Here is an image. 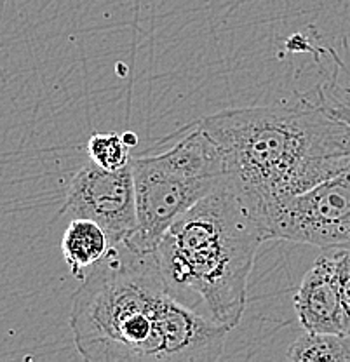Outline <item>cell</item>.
<instances>
[{"label": "cell", "instance_id": "obj_10", "mask_svg": "<svg viewBox=\"0 0 350 362\" xmlns=\"http://www.w3.org/2000/svg\"><path fill=\"white\" fill-rule=\"evenodd\" d=\"M131 146L120 133H94L89 136V160L107 171H119L131 162Z\"/></svg>", "mask_w": 350, "mask_h": 362}, {"label": "cell", "instance_id": "obj_4", "mask_svg": "<svg viewBox=\"0 0 350 362\" xmlns=\"http://www.w3.org/2000/svg\"><path fill=\"white\" fill-rule=\"evenodd\" d=\"M136 230L126 244L153 251L165 230L225 183L218 148L199 126L157 156L131 157Z\"/></svg>", "mask_w": 350, "mask_h": 362}, {"label": "cell", "instance_id": "obj_7", "mask_svg": "<svg viewBox=\"0 0 350 362\" xmlns=\"http://www.w3.org/2000/svg\"><path fill=\"white\" fill-rule=\"evenodd\" d=\"M312 269L303 275L293 303L305 331L344 333L337 249H322Z\"/></svg>", "mask_w": 350, "mask_h": 362}, {"label": "cell", "instance_id": "obj_8", "mask_svg": "<svg viewBox=\"0 0 350 362\" xmlns=\"http://www.w3.org/2000/svg\"><path fill=\"white\" fill-rule=\"evenodd\" d=\"M107 233L96 221L88 218H71L62 237V255L70 274L82 281L89 270L110 251Z\"/></svg>", "mask_w": 350, "mask_h": 362}, {"label": "cell", "instance_id": "obj_1", "mask_svg": "<svg viewBox=\"0 0 350 362\" xmlns=\"http://www.w3.org/2000/svg\"><path fill=\"white\" fill-rule=\"evenodd\" d=\"M70 329L88 362H213L232 327L173 296L153 251L120 243L81 281Z\"/></svg>", "mask_w": 350, "mask_h": 362}, {"label": "cell", "instance_id": "obj_6", "mask_svg": "<svg viewBox=\"0 0 350 362\" xmlns=\"http://www.w3.org/2000/svg\"><path fill=\"white\" fill-rule=\"evenodd\" d=\"M62 213L96 221L112 247L127 243L138 225L131 165L107 171L93 160L86 162L71 178Z\"/></svg>", "mask_w": 350, "mask_h": 362}, {"label": "cell", "instance_id": "obj_2", "mask_svg": "<svg viewBox=\"0 0 350 362\" xmlns=\"http://www.w3.org/2000/svg\"><path fill=\"white\" fill-rule=\"evenodd\" d=\"M225 183L251 218L333 178L350 164V126L308 90L298 103L232 108L199 120Z\"/></svg>", "mask_w": 350, "mask_h": 362}, {"label": "cell", "instance_id": "obj_5", "mask_svg": "<svg viewBox=\"0 0 350 362\" xmlns=\"http://www.w3.org/2000/svg\"><path fill=\"white\" fill-rule=\"evenodd\" d=\"M263 240L350 249V164L333 178L253 216Z\"/></svg>", "mask_w": 350, "mask_h": 362}, {"label": "cell", "instance_id": "obj_9", "mask_svg": "<svg viewBox=\"0 0 350 362\" xmlns=\"http://www.w3.org/2000/svg\"><path fill=\"white\" fill-rule=\"evenodd\" d=\"M286 359L295 362H350V334L305 331L289 345Z\"/></svg>", "mask_w": 350, "mask_h": 362}, {"label": "cell", "instance_id": "obj_3", "mask_svg": "<svg viewBox=\"0 0 350 362\" xmlns=\"http://www.w3.org/2000/svg\"><path fill=\"white\" fill-rule=\"evenodd\" d=\"M262 243L258 225L223 183L165 230L153 256L173 296L185 303L190 294L211 319L235 327Z\"/></svg>", "mask_w": 350, "mask_h": 362}, {"label": "cell", "instance_id": "obj_11", "mask_svg": "<svg viewBox=\"0 0 350 362\" xmlns=\"http://www.w3.org/2000/svg\"><path fill=\"white\" fill-rule=\"evenodd\" d=\"M338 284H340L342 329L350 334V249H337Z\"/></svg>", "mask_w": 350, "mask_h": 362}, {"label": "cell", "instance_id": "obj_12", "mask_svg": "<svg viewBox=\"0 0 350 362\" xmlns=\"http://www.w3.org/2000/svg\"><path fill=\"white\" fill-rule=\"evenodd\" d=\"M124 139H126V143L129 146H134L138 143V138L134 133H124Z\"/></svg>", "mask_w": 350, "mask_h": 362}]
</instances>
